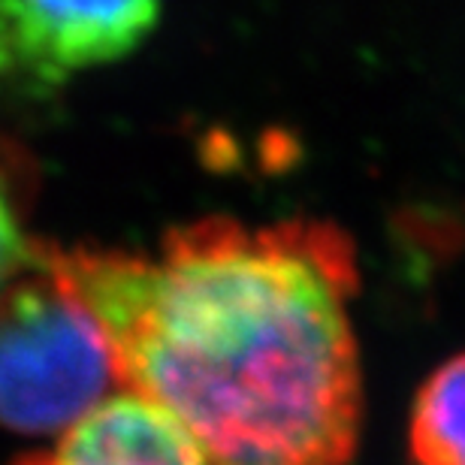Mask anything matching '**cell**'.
<instances>
[{
    "mask_svg": "<svg viewBox=\"0 0 465 465\" xmlns=\"http://www.w3.org/2000/svg\"><path fill=\"white\" fill-rule=\"evenodd\" d=\"M31 260L97 321L124 393L170 414L212 465L351 462L360 263L339 224L209 215L154 251L34 239Z\"/></svg>",
    "mask_w": 465,
    "mask_h": 465,
    "instance_id": "6da1fadb",
    "label": "cell"
},
{
    "mask_svg": "<svg viewBox=\"0 0 465 465\" xmlns=\"http://www.w3.org/2000/svg\"><path fill=\"white\" fill-rule=\"evenodd\" d=\"M118 384L97 321L31 260L0 293V426L64 435Z\"/></svg>",
    "mask_w": 465,
    "mask_h": 465,
    "instance_id": "7a4b0ae2",
    "label": "cell"
},
{
    "mask_svg": "<svg viewBox=\"0 0 465 465\" xmlns=\"http://www.w3.org/2000/svg\"><path fill=\"white\" fill-rule=\"evenodd\" d=\"M152 0H0V100L45 97L76 73L118 61L154 31Z\"/></svg>",
    "mask_w": 465,
    "mask_h": 465,
    "instance_id": "3957f363",
    "label": "cell"
},
{
    "mask_svg": "<svg viewBox=\"0 0 465 465\" xmlns=\"http://www.w3.org/2000/svg\"><path fill=\"white\" fill-rule=\"evenodd\" d=\"M13 465H212L200 444L157 405L118 390L58 435L45 450Z\"/></svg>",
    "mask_w": 465,
    "mask_h": 465,
    "instance_id": "277c9868",
    "label": "cell"
},
{
    "mask_svg": "<svg viewBox=\"0 0 465 465\" xmlns=\"http://www.w3.org/2000/svg\"><path fill=\"white\" fill-rule=\"evenodd\" d=\"M408 450L414 465H465V351L441 362L417 390Z\"/></svg>",
    "mask_w": 465,
    "mask_h": 465,
    "instance_id": "5b68a950",
    "label": "cell"
},
{
    "mask_svg": "<svg viewBox=\"0 0 465 465\" xmlns=\"http://www.w3.org/2000/svg\"><path fill=\"white\" fill-rule=\"evenodd\" d=\"M31 251L34 239H27L22 218H18L13 166L4 161V152H0V293L13 278H18L31 266Z\"/></svg>",
    "mask_w": 465,
    "mask_h": 465,
    "instance_id": "8992f818",
    "label": "cell"
}]
</instances>
